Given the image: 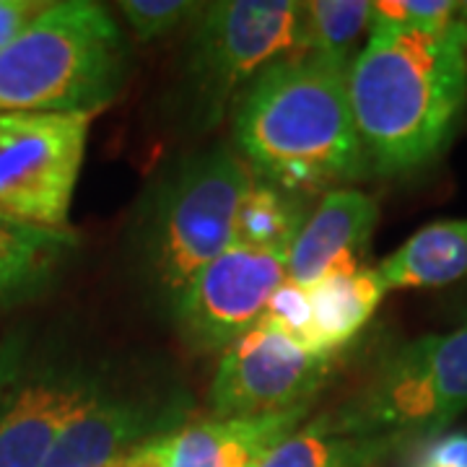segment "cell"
<instances>
[{"label":"cell","instance_id":"14","mask_svg":"<svg viewBox=\"0 0 467 467\" xmlns=\"http://www.w3.org/2000/svg\"><path fill=\"white\" fill-rule=\"evenodd\" d=\"M312 306L315 350L333 356L340 346L350 343L371 315L377 312L387 288L377 275V267H337L306 285Z\"/></svg>","mask_w":467,"mask_h":467},{"label":"cell","instance_id":"11","mask_svg":"<svg viewBox=\"0 0 467 467\" xmlns=\"http://www.w3.org/2000/svg\"><path fill=\"white\" fill-rule=\"evenodd\" d=\"M182 405L156 395L104 389L52 444L42 467H112L153 436L177 431Z\"/></svg>","mask_w":467,"mask_h":467},{"label":"cell","instance_id":"17","mask_svg":"<svg viewBox=\"0 0 467 467\" xmlns=\"http://www.w3.org/2000/svg\"><path fill=\"white\" fill-rule=\"evenodd\" d=\"M76 247L70 229H45L0 211V299H14L45 284Z\"/></svg>","mask_w":467,"mask_h":467},{"label":"cell","instance_id":"7","mask_svg":"<svg viewBox=\"0 0 467 467\" xmlns=\"http://www.w3.org/2000/svg\"><path fill=\"white\" fill-rule=\"evenodd\" d=\"M91 117L0 112V211L45 229H67Z\"/></svg>","mask_w":467,"mask_h":467},{"label":"cell","instance_id":"24","mask_svg":"<svg viewBox=\"0 0 467 467\" xmlns=\"http://www.w3.org/2000/svg\"><path fill=\"white\" fill-rule=\"evenodd\" d=\"M47 8L39 0H0V50H5Z\"/></svg>","mask_w":467,"mask_h":467},{"label":"cell","instance_id":"13","mask_svg":"<svg viewBox=\"0 0 467 467\" xmlns=\"http://www.w3.org/2000/svg\"><path fill=\"white\" fill-rule=\"evenodd\" d=\"M309 408H294L275 416L211 418L171 434L169 467H260L285 436L309 416Z\"/></svg>","mask_w":467,"mask_h":467},{"label":"cell","instance_id":"2","mask_svg":"<svg viewBox=\"0 0 467 467\" xmlns=\"http://www.w3.org/2000/svg\"><path fill=\"white\" fill-rule=\"evenodd\" d=\"M234 143L257 180L304 198L364 180L348 60L291 55L267 66L236 101Z\"/></svg>","mask_w":467,"mask_h":467},{"label":"cell","instance_id":"12","mask_svg":"<svg viewBox=\"0 0 467 467\" xmlns=\"http://www.w3.org/2000/svg\"><path fill=\"white\" fill-rule=\"evenodd\" d=\"M377 221L379 205L367 192L353 187L325 192L288 250L285 281L306 288L330 270L361 265Z\"/></svg>","mask_w":467,"mask_h":467},{"label":"cell","instance_id":"16","mask_svg":"<svg viewBox=\"0 0 467 467\" xmlns=\"http://www.w3.org/2000/svg\"><path fill=\"white\" fill-rule=\"evenodd\" d=\"M395 447H402L398 439L340 431L322 413L285 436L260 467H377Z\"/></svg>","mask_w":467,"mask_h":467},{"label":"cell","instance_id":"9","mask_svg":"<svg viewBox=\"0 0 467 467\" xmlns=\"http://www.w3.org/2000/svg\"><path fill=\"white\" fill-rule=\"evenodd\" d=\"M288 252L236 244L198 270L177 296L174 322L198 353L226 350L252 330L270 296L284 285Z\"/></svg>","mask_w":467,"mask_h":467},{"label":"cell","instance_id":"6","mask_svg":"<svg viewBox=\"0 0 467 467\" xmlns=\"http://www.w3.org/2000/svg\"><path fill=\"white\" fill-rule=\"evenodd\" d=\"M296 0H221L192 18L184 78L195 117L213 125L234 94L275 60L304 55Z\"/></svg>","mask_w":467,"mask_h":467},{"label":"cell","instance_id":"20","mask_svg":"<svg viewBox=\"0 0 467 467\" xmlns=\"http://www.w3.org/2000/svg\"><path fill=\"white\" fill-rule=\"evenodd\" d=\"M457 18L451 0H379L371 3L368 26H402L418 32H439Z\"/></svg>","mask_w":467,"mask_h":467},{"label":"cell","instance_id":"23","mask_svg":"<svg viewBox=\"0 0 467 467\" xmlns=\"http://www.w3.org/2000/svg\"><path fill=\"white\" fill-rule=\"evenodd\" d=\"M408 467H467V434H441L429 439L410 457Z\"/></svg>","mask_w":467,"mask_h":467},{"label":"cell","instance_id":"26","mask_svg":"<svg viewBox=\"0 0 467 467\" xmlns=\"http://www.w3.org/2000/svg\"><path fill=\"white\" fill-rule=\"evenodd\" d=\"M457 18H462L467 24V0L465 3H457Z\"/></svg>","mask_w":467,"mask_h":467},{"label":"cell","instance_id":"3","mask_svg":"<svg viewBox=\"0 0 467 467\" xmlns=\"http://www.w3.org/2000/svg\"><path fill=\"white\" fill-rule=\"evenodd\" d=\"M128 45L112 14L91 0H60L0 50V112L97 115L115 99Z\"/></svg>","mask_w":467,"mask_h":467},{"label":"cell","instance_id":"21","mask_svg":"<svg viewBox=\"0 0 467 467\" xmlns=\"http://www.w3.org/2000/svg\"><path fill=\"white\" fill-rule=\"evenodd\" d=\"M122 16L128 18L133 34L140 42L159 39L164 34L174 32L184 21L201 14L202 3L192 0H125L119 3Z\"/></svg>","mask_w":467,"mask_h":467},{"label":"cell","instance_id":"25","mask_svg":"<svg viewBox=\"0 0 467 467\" xmlns=\"http://www.w3.org/2000/svg\"><path fill=\"white\" fill-rule=\"evenodd\" d=\"M171 434L153 436L149 441L138 444L125 457H119L112 467H169V441H171Z\"/></svg>","mask_w":467,"mask_h":467},{"label":"cell","instance_id":"10","mask_svg":"<svg viewBox=\"0 0 467 467\" xmlns=\"http://www.w3.org/2000/svg\"><path fill=\"white\" fill-rule=\"evenodd\" d=\"M107 389L97 371L55 367L34 374L0 405V467H42L70 420Z\"/></svg>","mask_w":467,"mask_h":467},{"label":"cell","instance_id":"1","mask_svg":"<svg viewBox=\"0 0 467 467\" xmlns=\"http://www.w3.org/2000/svg\"><path fill=\"white\" fill-rule=\"evenodd\" d=\"M348 101L368 174L405 177L429 167L465 112V21L439 32L368 26L348 66Z\"/></svg>","mask_w":467,"mask_h":467},{"label":"cell","instance_id":"15","mask_svg":"<svg viewBox=\"0 0 467 467\" xmlns=\"http://www.w3.org/2000/svg\"><path fill=\"white\" fill-rule=\"evenodd\" d=\"M377 275L387 291L439 288L467 275V218L434 221L384 257Z\"/></svg>","mask_w":467,"mask_h":467},{"label":"cell","instance_id":"18","mask_svg":"<svg viewBox=\"0 0 467 467\" xmlns=\"http://www.w3.org/2000/svg\"><path fill=\"white\" fill-rule=\"evenodd\" d=\"M309 213L312 211L304 195L254 177L236 216L234 242L260 250L288 252Z\"/></svg>","mask_w":467,"mask_h":467},{"label":"cell","instance_id":"4","mask_svg":"<svg viewBox=\"0 0 467 467\" xmlns=\"http://www.w3.org/2000/svg\"><path fill=\"white\" fill-rule=\"evenodd\" d=\"M252 182V169L229 146L190 156L164 180L140 236L143 265L161 299L174 304L198 270L232 247Z\"/></svg>","mask_w":467,"mask_h":467},{"label":"cell","instance_id":"22","mask_svg":"<svg viewBox=\"0 0 467 467\" xmlns=\"http://www.w3.org/2000/svg\"><path fill=\"white\" fill-rule=\"evenodd\" d=\"M263 322L288 335L294 343H299L301 348L317 353L315 335H312V306H309V294L304 285L284 281V285L267 301Z\"/></svg>","mask_w":467,"mask_h":467},{"label":"cell","instance_id":"8","mask_svg":"<svg viewBox=\"0 0 467 467\" xmlns=\"http://www.w3.org/2000/svg\"><path fill=\"white\" fill-rule=\"evenodd\" d=\"M333 368V356L312 353L267 322L223 350L211 387L213 418L275 416L312 405Z\"/></svg>","mask_w":467,"mask_h":467},{"label":"cell","instance_id":"19","mask_svg":"<svg viewBox=\"0 0 467 467\" xmlns=\"http://www.w3.org/2000/svg\"><path fill=\"white\" fill-rule=\"evenodd\" d=\"M371 24V3L367 0H312L301 11L304 55L346 57L356 39Z\"/></svg>","mask_w":467,"mask_h":467},{"label":"cell","instance_id":"5","mask_svg":"<svg viewBox=\"0 0 467 467\" xmlns=\"http://www.w3.org/2000/svg\"><path fill=\"white\" fill-rule=\"evenodd\" d=\"M467 410V319L447 335L398 348L348 402L327 410L335 429L358 436L434 439Z\"/></svg>","mask_w":467,"mask_h":467}]
</instances>
